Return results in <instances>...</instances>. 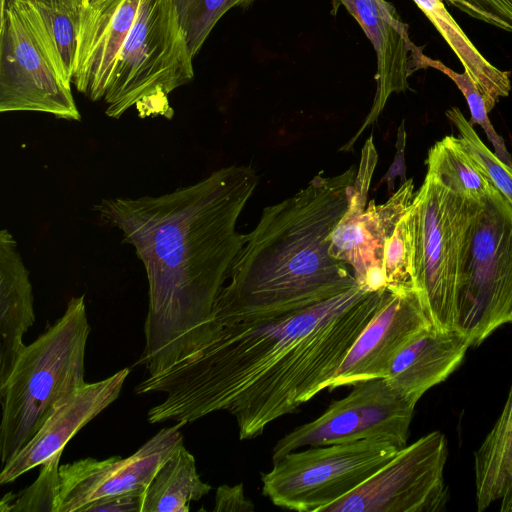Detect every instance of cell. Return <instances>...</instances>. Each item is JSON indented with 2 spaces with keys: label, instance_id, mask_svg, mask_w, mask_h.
<instances>
[{
  "label": "cell",
  "instance_id": "cell-1",
  "mask_svg": "<svg viewBox=\"0 0 512 512\" xmlns=\"http://www.w3.org/2000/svg\"><path fill=\"white\" fill-rule=\"evenodd\" d=\"M389 289L356 285L317 305L287 313L214 306L190 352L149 375L137 394L165 392L150 408L152 424H187L217 411L237 421L239 438L253 439L328 389Z\"/></svg>",
  "mask_w": 512,
  "mask_h": 512
},
{
  "label": "cell",
  "instance_id": "cell-2",
  "mask_svg": "<svg viewBox=\"0 0 512 512\" xmlns=\"http://www.w3.org/2000/svg\"><path fill=\"white\" fill-rule=\"evenodd\" d=\"M259 183L231 165L160 196L105 198L94 209L122 231L146 270L149 307L137 362L158 374L194 346L246 241L236 223Z\"/></svg>",
  "mask_w": 512,
  "mask_h": 512
},
{
  "label": "cell",
  "instance_id": "cell-3",
  "mask_svg": "<svg viewBox=\"0 0 512 512\" xmlns=\"http://www.w3.org/2000/svg\"><path fill=\"white\" fill-rule=\"evenodd\" d=\"M355 176L354 167L317 175L293 196L265 207L214 306L287 313L356 286L348 265L330 252V236L348 208Z\"/></svg>",
  "mask_w": 512,
  "mask_h": 512
},
{
  "label": "cell",
  "instance_id": "cell-4",
  "mask_svg": "<svg viewBox=\"0 0 512 512\" xmlns=\"http://www.w3.org/2000/svg\"><path fill=\"white\" fill-rule=\"evenodd\" d=\"M174 0H92L79 9L72 84L105 113L171 117L168 96L194 78Z\"/></svg>",
  "mask_w": 512,
  "mask_h": 512
},
{
  "label": "cell",
  "instance_id": "cell-5",
  "mask_svg": "<svg viewBox=\"0 0 512 512\" xmlns=\"http://www.w3.org/2000/svg\"><path fill=\"white\" fill-rule=\"evenodd\" d=\"M89 333L84 296L74 297L63 316L22 350L0 388L3 465L85 384L84 358Z\"/></svg>",
  "mask_w": 512,
  "mask_h": 512
},
{
  "label": "cell",
  "instance_id": "cell-6",
  "mask_svg": "<svg viewBox=\"0 0 512 512\" xmlns=\"http://www.w3.org/2000/svg\"><path fill=\"white\" fill-rule=\"evenodd\" d=\"M512 324V207L492 185L466 230L453 328L477 346Z\"/></svg>",
  "mask_w": 512,
  "mask_h": 512
},
{
  "label": "cell",
  "instance_id": "cell-7",
  "mask_svg": "<svg viewBox=\"0 0 512 512\" xmlns=\"http://www.w3.org/2000/svg\"><path fill=\"white\" fill-rule=\"evenodd\" d=\"M479 202L453 191L427 169L409 209L414 287L437 329H454L461 250Z\"/></svg>",
  "mask_w": 512,
  "mask_h": 512
},
{
  "label": "cell",
  "instance_id": "cell-8",
  "mask_svg": "<svg viewBox=\"0 0 512 512\" xmlns=\"http://www.w3.org/2000/svg\"><path fill=\"white\" fill-rule=\"evenodd\" d=\"M71 85L34 3L1 0L0 112L36 111L79 121Z\"/></svg>",
  "mask_w": 512,
  "mask_h": 512
},
{
  "label": "cell",
  "instance_id": "cell-9",
  "mask_svg": "<svg viewBox=\"0 0 512 512\" xmlns=\"http://www.w3.org/2000/svg\"><path fill=\"white\" fill-rule=\"evenodd\" d=\"M398 450L394 444L384 440H361L295 450L273 461L272 468L261 473L262 494L281 508L322 512L358 488Z\"/></svg>",
  "mask_w": 512,
  "mask_h": 512
},
{
  "label": "cell",
  "instance_id": "cell-10",
  "mask_svg": "<svg viewBox=\"0 0 512 512\" xmlns=\"http://www.w3.org/2000/svg\"><path fill=\"white\" fill-rule=\"evenodd\" d=\"M345 397L332 402L316 419L280 438L272 451L275 461L304 447L384 440L398 449L407 445L416 403L401 396L385 378L352 386Z\"/></svg>",
  "mask_w": 512,
  "mask_h": 512
},
{
  "label": "cell",
  "instance_id": "cell-11",
  "mask_svg": "<svg viewBox=\"0 0 512 512\" xmlns=\"http://www.w3.org/2000/svg\"><path fill=\"white\" fill-rule=\"evenodd\" d=\"M447 439L431 432L398 452L358 488L322 512H439L448 502Z\"/></svg>",
  "mask_w": 512,
  "mask_h": 512
},
{
  "label": "cell",
  "instance_id": "cell-12",
  "mask_svg": "<svg viewBox=\"0 0 512 512\" xmlns=\"http://www.w3.org/2000/svg\"><path fill=\"white\" fill-rule=\"evenodd\" d=\"M166 427L157 432L127 458L105 460L83 458L59 466L57 512H80L87 504L130 492H145L161 465L181 446L180 428Z\"/></svg>",
  "mask_w": 512,
  "mask_h": 512
},
{
  "label": "cell",
  "instance_id": "cell-13",
  "mask_svg": "<svg viewBox=\"0 0 512 512\" xmlns=\"http://www.w3.org/2000/svg\"><path fill=\"white\" fill-rule=\"evenodd\" d=\"M340 6L356 19L376 53V93L370 112L357 134L341 151L352 150L362 132L372 125L393 93L409 89L410 76L427 69L429 57L409 36L408 26L386 0H332V16Z\"/></svg>",
  "mask_w": 512,
  "mask_h": 512
},
{
  "label": "cell",
  "instance_id": "cell-14",
  "mask_svg": "<svg viewBox=\"0 0 512 512\" xmlns=\"http://www.w3.org/2000/svg\"><path fill=\"white\" fill-rule=\"evenodd\" d=\"M433 326L414 290L392 291L345 356L329 391L385 378L396 355Z\"/></svg>",
  "mask_w": 512,
  "mask_h": 512
},
{
  "label": "cell",
  "instance_id": "cell-15",
  "mask_svg": "<svg viewBox=\"0 0 512 512\" xmlns=\"http://www.w3.org/2000/svg\"><path fill=\"white\" fill-rule=\"evenodd\" d=\"M129 372V368H124L104 380L82 385L51 414L34 437L3 465L0 484L13 482L63 450L81 428L118 398Z\"/></svg>",
  "mask_w": 512,
  "mask_h": 512
},
{
  "label": "cell",
  "instance_id": "cell-16",
  "mask_svg": "<svg viewBox=\"0 0 512 512\" xmlns=\"http://www.w3.org/2000/svg\"><path fill=\"white\" fill-rule=\"evenodd\" d=\"M378 161L373 136L365 142L348 208L330 236V252L353 268L358 286L366 291L386 289L383 255L366 211L373 172Z\"/></svg>",
  "mask_w": 512,
  "mask_h": 512
},
{
  "label": "cell",
  "instance_id": "cell-17",
  "mask_svg": "<svg viewBox=\"0 0 512 512\" xmlns=\"http://www.w3.org/2000/svg\"><path fill=\"white\" fill-rule=\"evenodd\" d=\"M470 343L456 329L423 330L393 359L385 379L407 400L417 403L463 362Z\"/></svg>",
  "mask_w": 512,
  "mask_h": 512
},
{
  "label": "cell",
  "instance_id": "cell-18",
  "mask_svg": "<svg viewBox=\"0 0 512 512\" xmlns=\"http://www.w3.org/2000/svg\"><path fill=\"white\" fill-rule=\"evenodd\" d=\"M35 320L32 284L13 235L0 231V388L24 349Z\"/></svg>",
  "mask_w": 512,
  "mask_h": 512
},
{
  "label": "cell",
  "instance_id": "cell-19",
  "mask_svg": "<svg viewBox=\"0 0 512 512\" xmlns=\"http://www.w3.org/2000/svg\"><path fill=\"white\" fill-rule=\"evenodd\" d=\"M476 504L479 512L500 501V511L512 504V385L494 426L474 454Z\"/></svg>",
  "mask_w": 512,
  "mask_h": 512
},
{
  "label": "cell",
  "instance_id": "cell-20",
  "mask_svg": "<svg viewBox=\"0 0 512 512\" xmlns=\"http://www.w3.org/2000/svg\"><path fill=\"white\" fill-rule=\"evenodd\" d=\"M472 78L490 112L511 90L509 73L491 64L475 47L445 8L442 0H414Z\"/></svg>",
  "mask_w": 512,
  "mask_h": 512
},
{
  "label": "cell",
  "instance_id": "cell-21",
  "mask_svg": "<svg viewBox=\"0 0 512 512\" xmlns=\"http://www.w3.org/2000/svg\"><path fill=\"white\" fill-rule=\"evenodd\" d=\"M211 486L197 472L194 456L181 445L158 469L144 492L141 512H188Z\"/></svg>",
  "mask_w": 512,
  "mask_h": 512
},
{
  "label": "cell",
  "instance_id": "cell-22",
  "mask_svg": "<svg viewBox=\"0 0 512 512\" xmlns=\"http://www.w3.org/2000/svg\"><path fill=\"white\" fill-rule=\"evenodd\" d=\"M426 164L446 186L466 198L481 201L492 188L468 156L459 137L447 135L435 142L428 151Z\"/></svg>",
  "mask_w": 512,
  "mask_h": 512
},
{
  "label": "cell",
  "instance_id": "cell-23",
  "mask_svg": "<svg viewBox=\"0 0 512 512\" xmlns=\"http://www.w3.org/2000/svg\"><path fill=\"white\" fill-rule=\"evenodd\" d=\"M457 128L459 138L472 162L512 207V167L501 161L479 138L457 107L446 111Z\"/></svg>",
  "mask_w": 512,
  "mask_h": 512
},
{
  "label": "cell",
  "instance_id": "cell-24",
  "mask_svg": "<svg viewBox=\"0 0 512 512\" xmlns=\"http://www.w3.org/2000/svg\"><path fill=\"white\" fill-rule=\"evenodd\" d=\"M255 0H174L181 25L195 57L218 21L232 8H247Z\"/></svg>",
  "mask_w": 512,
  "mask_h": 512
},
{
  "label": "cell",
  "instance_id": "cell-25",
  "mask_svg": "<svg viewBox=\"0 0 512 512\" xmlns=\"http://www.w3.org/2000/svg\"><path fill=\"white\" fill-rule=\"evenodd\" d=\"M60 450L41 466L35 482L17 494L7 493L0 502L1 512H57L59 499Z\"/></svg>",
  "mask_w": 512,
  "mask_h": 512
},
{
  "label": "cell",
  "instance_id": "cell-26",
  "mask_svg": "<svg viewBox=\"0 0 512 512\" xmlns=\"http://www.w3.org/2000/svg\"><path fill=\"white\" fill-rule=\"evenodd\" d=\"M383 271L387 289L392 291H415L412 226L409 210L399 221L392 236L384 245Z\"/></svg>",
  "mask_w": 512,
  "mask_h": 512
},
{
  "label": "cell",
  "instance_id": "cell-27",
  "mask_svg": "<svg viewBox=\"0 0 512 512\" xmlns=\"http://www.w3.org/2000/svg\"><path fill=\"white\" fill-rule=\"evenodd\" d=\"M33 3L39 14L44 32L61 59L65 71L72 82L80 8L73 10L42 2Z\"/></svg>",
  "mask_w": 512,
  "mask_h": 512
},
{
  "label": "cell",
  "instance_id": "cell-28",
  "mask_svg": "<svg viewBox=\"0 0 512 512\" xmlns=\"http://www.w3.org/2000/svg\"><path fill=\"white\" fill-rule=\"evenodd\" d=\"M428 66L429 68H434L444 73L457 85L464 95L470 109L471 119L469 123L472 126L478 124L482 127L488 140L495 149V155L505 164L512 167V155L508 152L504 139L494 130L488 118L489 112L487 111L484 100L471 76L466 71H464V73H457L441 61L434 60L430 57L428 59Z\"/></svg>",
  "mask_w": 512,
  "mask_h": 512
},
{
  "label": "cell",
  "instance_id": "cell-29",
  "mask_svg": "<svg viewBox=\"0 0 512 512\" xmlns=\"http://www.w3.org/2000/svg\"><path fill=\"white\" fill-rule=\"evenodd\" d=\"M144 492H130L96 500L80 512H141Z\"/></svg>",
  "mask_w": 512,
  "mask_h": 512
},
{
  "label": "cell",
  "instance_id": "cell-30",
  "mask_svg": "<svg viewBox=\"0 0 512 512\" xmlns=\"http://www.w3.org/2000/svg\"><path fill=\"white\" fill-rule=\"evenodd\" d=\"M255 507L245 496L242 483L234 486L221 485L215 494V512H251Z\"/></svg>",
  "mask_w": 512,
  "mask_h": 512
},
{
  "label": "cell",
  "instance_id": "cell-31",
  "mask_svg": "<svg viewBox=\"0 0 512 512\" xmlns=\"http://www.w3.org/2000/svg\"><path fill=\"white\" fill-rule=\"evenodd\" d=\"M406 130L404 120L401 122L398 132H397V141H396V153L393 159L392 164L390 165L386 174L381 178L379 183L377 184V189L380 185L386 183L387 191L389 196L394 193V184L395 178L400 177L401 184L404 183L406 178V164H405V146H406Z\"/></svg>",
  "mask_w": 512,
  "mask_h": 512
},
{
  "label": "cell",
  "instance_id": "cell-32",
  "mask_svg": "<svg viewBox=\"0 0 512 512\" xmlns=\"http://www.w3.org/2000/svg\"><path fill=\"white\" fill-rule=\"evenodd\" d=\"M30 2H42L53 6H62L73 10H78L82 4L81 0H22Z\"/></svg>",
  "mask_w": 512,
  "mask_h": 512
},
{
  "label": "cell",
  "instance_id": "cell-33",
  "mask_svg": "<svg viewBox=\"0 0 512 512\" xmlns=\"http://www.w3.org/2000/svg\"><path fill=\"white\" fill-rule=\"evenodd\" d=\"M90 1H92V0H81V2H82L81 5H87Z\"/></svg>",
  "mask_w": 512,
  "mask_h": 512
},
{
  "label": "cell",
  "instance_id": "cell-34",
  "mask_svg": "<svg viewBox=\"0 0 512 512\" xmlns=\"http://www.w3.org/2000/svg\"><path fill=\"white\" fill-rule=\"evenodd\" d=\"M508 512H512V504H511V506H510V508H509Z\"/></svg>",
  "mask_w": 512,
  "mask_h": 512
}]
</instances>
